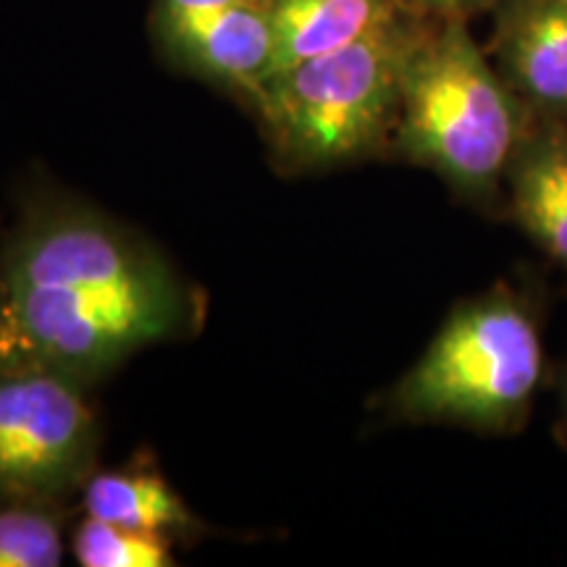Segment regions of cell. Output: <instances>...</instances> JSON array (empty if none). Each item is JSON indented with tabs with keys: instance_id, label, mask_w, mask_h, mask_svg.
Returning a JSON list of instances; mask_svg holds the SVG:
<instances>
[{
	"instance_id": "cell-1",
	"label": "cell",
	"mask_w": 567,
	"mask_h": 567,
	"mask_svg": "<svg viewBox=\"0 0 567 567\" xmlns=\"http://www.w3.org/2000/svg\"><path fill=\"white\" fill-rule=\"evenodd\" d=\"M203 295L130 226L87 203L30 195L0 237V371L84 386L193 334Z\"/></svg>"
},
{
	"instance_id": "cell-2",
	"label": "cell",
	"mask_w": 567,
	"mask_h": 567,
	"mask_svg": "<svg viewBox=\"0 0 567 567\" xmlns=\"http://www.w3.org/2000/svg\"><path fill=\"white\" fill-rule=\"evenodd\" d=\"M530 122L467 21H421L402 71L392 158L434 172L460 200L505 213V176Z\"/></svg>"
},
{
	"instance_id": "cell-3",
	"label": "cell",
	"mask_w": 567,
	"mask_h": 567,
	"mask_svg": "<svg viewBox=\"0 0 567 567\" xmlns=\"http://www.w3.org/2000/svg\"><path fill=\"white\" fill-rule=\"evenodd\" d=\"M421 21L396 13L334 53L268 76L252 109L281 172L316 174L392 158L402 71Z\"/></svg>"
},
{
	"instance_id": "cell-4",
	"label": "cell",
	"mask_w": 567,
	"mask_h": 567,
	"mask_svg": "<svg viewBox=\"0 0 567 567\" xmlns=\"http://www.w3.org/2000/svg\"><path fill=\"white\" fill-rule=\"evenodd\" d=\"M547 375L536 302L507 281L460 302L417 363L389 389L386 413L476 434H520Z\"/></svg>"
},
{
	"instance_id": "cell-5",
	"label": "cell",
	"mask_w": 567,
	"mask_h": 567,
	"mask_svg": "<svg viewBox=\"0 0 567 567\" xmlns=\"http://www.w3.org/2000/svg\"><path fill=\"white\" fill-rule=\"evenodd\" d=\"M90 386L51 371H0V502H66L95 473Z\"/></svg>"
},
{
	"instance_id": "cell-6",
	"label": "cell",
	"mask_w": 567,
	"mask_h": 567,
	"mask_svg": "<svg viewBox=\"0 0 567 567\" xmlns=\"http://www.w3.org/2000/svg\"><path fill=\"white\" fill-rule=\"evenodd\" d=\"M155 34L176 66L243 95L252 105L274 71L271 6L231 9H161Z\"/></svg>"
},
{
	"instance_id": "cell-7",
	"label": "cell",
	"mask_w": 567,
	"mask_h": 567,
	"mask_svg": "<svg viewBox=\"0 0 567 567\" xmlns=\"http://www.w3.org/2000/svg\"><path fill=\"white\" fill-rule=\"evenodd\" d=\"M486 53L534 116L567 122V0H499Z\"/></svg>"
},
{
	"instance_id": "cell-8",
	"label": "cell",
	"mask_w": 567,
	"mask_h": 567,
	"mask_svg": "<svg viewBox=\"0 0 567 567\" xmlns=\"http://www.w3.org/2000/svg\"><path fill=\"white\" fill-rule=\"evenodd\" d=\"M505 216L567 271V122L534 116L509 161Z\"/></svg>"
},
{
	"instance_id": "cell-9",
	"label": "cell",
	"mask_w": 567,
	"mask_h": 567,
	"mask_svg": "<svg viewBox=\"0 0 567 567\" xmlns=\"http://www.w3.org/2000/svg\"><path fill=\"white\" fill-rule=\"evenodd\" d=\"M396 11L392 0H274V71L334 53L379 30Z\"/></svg>"
},
{
	"instance_id": "cell-10",
	"label": "cell",
	"mask_w": 567,
	"mask_h": 567,
	"mask_svg": "<svg viewBox=\"0 0 567 567\" xmlns=\"http://www.w3.org/2000/svg\"><path fill=\"white\" fill-rule=\"evenodd\" d=\"M84 513L155 536H189L200 528L193 509L161 471L134 460L122 471H95L82 488Z\"/></svg>"
},
{
	"instance_id": "cell-11",
	"label": "cell",
	"mask_w": 567,
	"mask_h": 567,
	"mask_svg": "<svg viewBox=\"0 0 567 567\" xmlns=\"http://www.w3.org/2000/svg\"><path fill=\"white\" fill-rule=\"evenodd\" d=\"M66 515V502H0V567L61 565Z\"/></svg>"
},
{
	"instance_id": "cell-12",
	"label": "cell",
	"mask_w": 567,
	"mask_h": 567,
	"mask_svg": "<svg viewBox=\"0 0 567 567\" xmlns=\"http://www.w3.org/2000/svg\"><path fill=\"white\" fill-rule=\"evenodd\" d=\"M82 567H168L174 565L172 538L84 517L71 538Z\"/></svg>"
},
{
	"instance_id": "cell-13",
	"label": "cell",
	"mask_w": 567,
	"mask_h": 567,
	"mask_svg": "<svg viewBox=\"0 0 567 567\" xmlns=\"http://www.w3.org/2000/svg\"><path fill=\"white\" fill-rule=\"evenodd\" d=\"M392 3L396 11L415 19L471 21L473 17H478V13L494 11V6L499 3V0H392Z\"/></svg>"
},
{
	"instance_id": "cell-14",
	"label": "cell",
	"mask_w": 567,
	"mask_h": 567,
	"mask_svg": "<svg viewBox=\"0 0 567 567\" xmlns=\"http://www.w3.org/2000/svg\"><path fill=\"white\" fill-rule=\"evenodd\" d=\"M161 9H231V6H274V0H158Z\"/></svg>"
},
{
	"instance_id": "cell-15",
	"label": "cell",
	"mask_w": 567,
	"mask_h": 567,
	"mask_svg": "<svg viewBox=\"0 0 567 567\" xmlns=\"http://www.w3.org/2000/svg\"><path fill=\"white\" fill-rule=\"evenodd\" d=\"M557 436L567 446V368L559 384V415H557Z\"/></svg>"
}]
</instances>
